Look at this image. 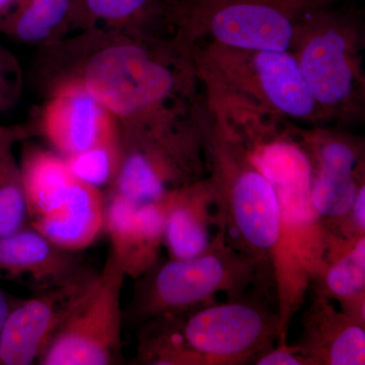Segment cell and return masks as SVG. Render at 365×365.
I'll return each mask as SVG.
<instances>
[{"instance_id": "9c48e42d", "label": "cell", "mask_w": 365, "mask_h": 365, "mask_svg": "<svg viewBox=\"0 0 365 365\" xmlns=\"http://www.w3.org/2000/svg\"><path fill=\"white\" fill-rule=\"evenodd\" d=\"M125 274L111 252L93 274L38 360L43 365H110L122 361L121 292Z\"/></svg>"}, {"instance_id": "f1b7e54d", "label": "cell", "mask_w": 365, "mask_h": 365, "mask_svg": "<svg viewBox=\"0 0 365 365\" xmlns=\"http://www.w3.org/2000/svg\"><path fill=\"white\" fill-rule=\"evenodd\" d=\"M167 1H169V2H170V1H173V0H167Z\"/></svg>"}, {"instance_id": "ffe728a7", "label": "cell", "mask_w": 365, "mask_h": 365, "mask_svg": "<svg viewBox=\"0 0 365 365\" xmlns=\"http://www.w3.org/2000/svg\"><path fill=\"white\" fill-rule=\"evenodd\" d=\"M29 225L28 205L21 170L11 148L0 151V237Z\"/></svg>"}, {"instance_id": "484cf974", "label": "cell", "mask_w": 365, "mask_h": 365, "mask_svg": "<svg viewBox=\"0 0 365 365\" xmlns=\"http://www.w3.org/2000/svg\"><path fill=\"white\" fill-rule=\"evenodd\" d=\"M21 137H23V131L20 128L0 127V151L11 148L14 143L20 140Z\"/></svg>"}, {"instance_id": "2e32d148", "label": "cell", "mask_w": 365, "mask_h": 365, "mask_svg": "<svg viewBox=\"0 0 365 365\" xmlns=\"http://www.w3.org/2000/svg\"><path fill=\"white\" fill-rule=\"evenodd\" d=\"M212 198L205 179L175 190L168 197L165 240L170 259L199 256L210 247L215 227Z\"/></svg>"}, {"instance_id": "8992f818", "label": "cell", "mask_w": 365, "mask_h": 365, "mask_svg": "<svg viewBox=\"0 0 365 365\" xmlns=\"http://www.w3.org/2000/svg\"><path fill=\"white\" fill-rule=\"evenodd\" d=\"M338 0H173L170 25L189 50L198 43L262 51H290L302 19Z\"/></svg>"}, {"instance_id": "cb8c5ba5", "label": "cell", "mask_w": 365, "mask_h": 365, "mask_svg": "<svg viewBox=\"0 0 365 365\" xmlns=\"http://www.w3.org/2000/svg\"><path fill=\"white\" fill-rule=\"evenodd\" d=\"M256 365H309L307 360L300 354L294 344L287 342L273 346L261 354L254 364Z\"/></svg>"}, {"instance_id": "8fae6325", "label": "cell", "mask_w": 365, "mask_h": 365, "mask_svg": "<svg viewBox=\"0 0 365 365\" xmlns=\"http://www.w3.org/2000/svg\"><path fill=\"white\" fill-rule=\"evenodd\" d=\"M169 195L155 202L137 204L112 194L106 204L110 252L126 277L139 279L157 265L165 240Z\"/></svg>"}, {"instance_id": "44dd1931", "label": "cell", "mask_w": 365, "mask_h": 365, "mask_svg": "<svg viewBox=\"0 0 365 365\" xmlns=\"http://www.w3.org/2000/svg\"><path fill=\"white\" fill-rule=\"evenodd\" d=\"M71 0H26L23 6L4 21V28L26 42L45 39L66 19Z\"/></svg>"}, {"instance_id": "4fadbf2b", "label": "cell", "mask_w": 365, "mask_h": 365, "mask_svg": "<svg viewBox=\"0 0 365 365\" xmlns=\"http://www.w3.org/2000/svg\"><path fill=\"white\" fill-rule=\"evenodd\" d=\"M44 128L66 158L117 141L109 111L83 83L59 91L46 111Z\"/></svg>"}, {"instance_id": "ba28073f", "label": "cell", "mask_w": 365, "mask_h": 365, "mask_svg": "<svg viewBox=\"0 0 365 365\" xmlns=\"http://www.w3.org/2000/svg\"><path fill=\"white\" fill-rule=\"evenodd\" d=\"M178 314L188 365L254 364L279 338L277 311L248 292Z\"/></svg>"}, {"instance_id": "3957f363", "label": "cell", "mask_w": 365, "mask_h": 365, "mask_svg": "<svg viewBox=\"0 0 365 365\" xmlns=\"http://www.w3.org/2000/svg\"><path fill=\"white\" fill-rule=\"evenodd\" d=\"M364 25L353 9L321 7L307 14L290 52L299 62L322 124L359 123L365 116Z\"/></svg>"}, {"instance_id": "52a82bcc", "label": "cell", "mask_w": 365, "mask_h": 365, "mask_svg": "<svg viewBox=\"0 0 365 365\" xmlns=\"http://www.w3.org/2000/svg\"><path fill=\"white\" fill-rule=\"evenodd\" d=\"M205 174L195 107L182 121L175 117L127 128L113 194L137 204L155 202Z\"/></svg>"}, {"instance_id": "ac0fdd59", "label": "cell", "mask_w": 365, "mask_h": 365, "mask_svg": "<svg viewBox=\"0 0 365 365\" xmlns=\"http://www.w3.org/2000/svg\"><path fill=\"white\" fill-rule=\"evenodd\" d=\"M20 170L29 223L61 208L78 182L71 174L66 158L47 151L29 153Z\"/></svg>"}, {"instance_id": "4316f807", "label": "cell", "mask_w": 365, "mask_h": 365, "mask_svg": "<svg viewBox=\"0 0 365 365\" xmlns=\"http://www.w3.org/2000/svg\"><path fill=\"white\" fill-rule=\"evenodd\" d=\"M14 306L13 300L9 299L6 292L0 288V335Z\"/></svg>"}, {"instance_id": "d4e9b609", "label": "cell", "mask_w": 365, "mask_h": 365, "mask_svg": "<svg viewBox=\"0 0 365 365\" xmlns=\"http://www.w3.org/2000/svg\"><path fill=\"white\" fill-rule=\"evenodd\" d=\"M16 71L13 59L0 49V111L13 103L16 95Z\"/></svg>"}, {"instance_id": "7a4b0ae2", "label": "cell", "mask_w": 365, "mask_h": 365, "mask_svg": "<svg viewBox=\"0 0 365 365\" xmlns=\"http://www.w3.org/2000/svg\"><path fill=\"white\" fill-rule=\"evenodd\" d=\"M197 81L191 53L175 41L168 47L106 48L88 62L83 83L108 111L133 126L191 109L198 100Z\"/></svg>"}, {"instance_id": "7c38bea8", "label": "cell", "mask_w": 365, "mask_h": 365, "mask_svg": "<svg viewBox=\"0 0 365 365\" xmlns=\"http://www.w3.org/2000/svg\"><path fill=\"white\" fill-rule=\"evenodd\" d=\"M93 274L76 252L59 248L31 225L0 237V278L26 280L37 294Z\"/></svg>"}, {"instance_id": "6da1fadb", "label": "cell", "mask_w": 365, "mask_h": 365, "mask_svg": "<svg viewBox=\"0 0 365 365\" xmlns=\"http://www.w3.org/2000/svg\"><path fill=\"white\" fill-rule=\"evenodd\" d=\"M196 118L217 232L228 246L270 270L280 237V208L271 182L198 98Z\"/></svg>"}, {"instance_id": "603a6c76", "label": "cell", "mask_w": 365, "mask_h": 365, "mask_svg": "<svg viewBox=\"0 0 365 365\" xmlns=\"http://www.w3.org/2000/svg\"><path fill=\"white\" fill-rule=\"evenodd\" d=\"M86 6L91 14L107 21L170 24L167 0H86Z\"/></svg>"}, {"instance_id": "7402d4cb", "label": "cell", "mask_w": 365, "mask_h": 365, "mask_svg": "<svg viewBox=\"0 0 365 365\" xmlns=\"http://www.w3.org/2000/svg\"><path fill=\"white\" fill-rule=\"evenodd\" d=\"M66 160L74 178L100 189L116 179L121 163V144L119 140L114 141Z\"/></svg>"}, {"instance_id": "d6986e66", "label": "cell", "mask_w": 365, "mask_h": 365, "mask_svg": "<svg viewBox=\"0 0 365 365\" xmlns=\"http://www.w3.org/2000/svg\"><path fill=\"white\" fill-rule=\"evenodd\" d=\"M364 167L314 168L311 199L324 222L340 220L351 209L359 190L364 184Z\"/></svg>"}, {"instance_id": "9a60e30c", "label": "cell", "mask_w": 365, "mask_h": 365, "mask_svg": "<svg viewBox=\"0 0 365 365\" xmlns=\"http://www.w3.org/2000/svg\"><path fill=\"white\" fill-rule=\"evenodd\" d=\"M309 290L338 302L365 325V235L344 237L330 230L323 270Z\"/></svg>"}, {"instance_id": "5bb4252c", "label": "cell", "mask_w": 365, "mask_h": 365, "mask_svg": "<svg viewBox=\"0 0 365 365\" xmlns=\"http://www.w3.org/2000/svg\"><path fill=\"white\" fill-rule=\"evenodd\" d=\"M302 325L294 345L309 365H364L365 325L332 300L312 292Z\"/></svg>"}, {"instance_id": "83f0119b", "label": "cell", "mask_w": 365, "mask_h": 365, "mask_svg": "<svg viewBox=\"0 0 365 365\" xmlns=\"http://www.w3.org/2000/svg\"><path fill=\"white\" fill-rule=\"evenodd\" d=\"M16 0H0V16L6 14Z\"/></svg>"}, {"instance_id": "5b68a950", "label": "cell", "mask_w": 365, "mask_h": 365, "mask_svg": "<svg viewBox=\"0 0 365 365\" xmlns=\"http://www.w3.org/2000/svg\"><path fill=\"white\" fill-rule=\"evenodd\" d=\"M270 270L260 261L228 246L216 232L210 247L199 256L170 259L137 279L127 316L140 324L163 314H184L215 302L241 297Z\"/></svg>"}, {"instance_id": "30bf717a", "label": "cell", "mask_w": 365, "mask_h": 365, "mask_svg": "<svg viewBox=\"0 0 365 365\" xmlns=\"http://www.w3.org/2000/svg\"><path fill=\"white\" fill-rule=\"evenodd\" d=\"M93 275L14 304L0 335V365L38 361Z\"/></svg>"}, {"instance_id": "e0dca14e", "label": "cell", "mask_w": 365, "mask_h": 365, "mask_svg": "<svg viewBox=\"0 0 365 365\" xmlns=\"http://www.w3.org/2000/svg\"><path fill=\"white\" fill-rule=\"evenodd\" d=\"M106 203L98 188L79 181L58 210L29 223L53 244L66 251L91 246L105 227Z\"/></svg>"}, {"instance_id": "277c9868", "label": "cell", "mask_w": 365, "mask_h": 365, "mask_svg": "<svg viewBox=\"0 0 365 365\" xmlns=\"http://www.w3.org/2000/svg\"><path fill=\"white\" fill-rule=\"evenodd\" d=\"M205 95L242 101L295 121L322 124L299 62L290 51L198 43L189 48Z\"/></svg>"}]
</instances>
